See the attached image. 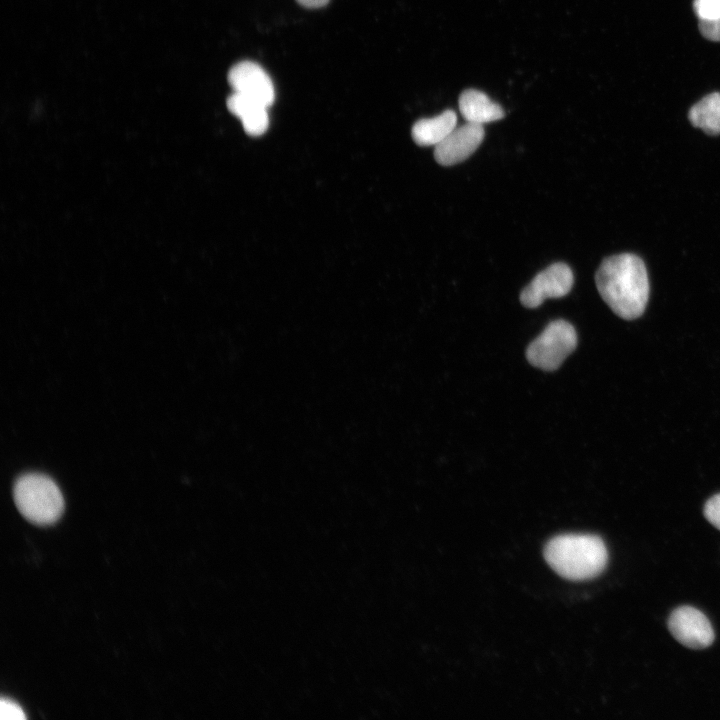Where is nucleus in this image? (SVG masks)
I'll list each match as a JSON object with an SVG mask.
<instances>
[{"label": "nucleus", "mask_w": 720, "mask_h": 720, "mask_svg": "<svg viewBox=\"0 0 720 720\" xmlns=\"http://www.w3.org/2000/svg\"><path fill=\"white\" fill-rule=\"evenodd\" d=\"M598 292L620 318L633 320L645 311L649 280L643 260L631 253L605 258L595 275Z\"/></svg>", "instance_id": "f257e3e1"}, {"label": "nucleus", "mask_w": 720, "mask_h": 720, "mask_svg": "<svg viewBox=\"0 0 720 720\" xmlns=\"http://www.w3.org/2000/svg\"><path fill=\"white\" fill-rule=\"evenodd\" d=\"M549 565L570 580H587L599 575L606 567L608 553L603 540L591 534H563L545 546Z\"/></svg>", "instance_id": "f03ea898"}, {"label": "nucleus", "mask_w": 720, "mask_h": 720, "mask_svg": "<svg viewBox=\"0 0 720 720\" xmlns=\"http://www.w3.org/2000/svg\"><path fill=\"white\" fill-rule=\"evenodd\" d=\"M19 512L30 522L49 525L56 522L64 509L62 493L46 475L29 473L19 477L13 489Z\"/></svg>", "instance_id": "7ed1b4c3"}, {"label": "nucleus", "mask_w": 720, "mask_h": 720, "mask_svg": "<svg viewBox=\"0 0 720 720\" xmlns=\"http://www.w3.org/2000/svg\"><path fill=\"white\" fill-rule=\"evenodd\" d=\"M577 346V334L567 321L550 322L528 346L526 357L535 367L556 370Z\"/></svg>", "instance_id": "20e7f679"}, {"label": "nucleus", "mask_w": 720, "mask_h": 720, "mask_svg": "<svg viewBox=\"0 0 720 720\" xmlns=\"http://www.w3.org/2000/svg\"><path fill=\"white\" fill-rule=\"evenodd\" d=\"M573 282L571 268L562 262L554 263L538 273L522 290L520 301L527 308H536L546 299L567 295Z\"/></svg>", "instance_id": "39448f33"}, {"label": "nucleus", "mask_w": 720, "mask_h": 720, "mask_svg": "<svg viewBox=\"0 0 720 720\" xmlns=\"http://www.w3.org/2000/svg\"><path fill=\"white\" fill-rule=\"evenodd\" d=\"M673 637L685 647L703 649L714 640V631L708 618L691 606L676 608L668 620Z\"/></svg>", "instance_id": "423d86ee"}, {"label": "nucleus", "mask_w": 720, "mask_h": 720, "mask_svg": "<svg viewBox=\"0 0 720 720\" xmlns=\"http://www.w3.org/2000/svg\"><path fill=\"white\" fill-rule=\"evenodd\" d=\"M228 82L233 92L252 98L266 107L274 102L275 91L272 80L255 62L242 61L235 64L229 70Z\"/></svg>", "instance_id": "0eeeda50"}, {"label": "nucleus", "mask_w": 720, "mask_h": 720, "mask_svg": "<svg viewBox=\"0 0 720 720\" xmlns=\"http://www.w3.org/2000/svg\"><path fill=\"white\" fill-rule=\"evenodd\" d=\"M483 125L467 122L455 127L439 144L434 146V158L440 165L451 166L471 156L484 139Z\"/></svg>", "instance_id": "6e6552de"}, {"label": "nucleus", "mask_w": 720, "mask_h": 720, "mask_svg": "<svg viewBox=\"0 0 720 720\" xmlns=\"http://www.w3.org/2000/svg\"><path fill=\"white\" fill-rule=\"evenodd\" d=\"M226 103L228 110L241 120L247 134L259 136L266 132L269 126L268 107L237 92H233Z\"/></svg>", "instance_id": "1a4fd4ad"}, {"label": "nucleus", "mask_w": 720, "mask_h": 720, "mask_svg": "<svg viewBox=\"0 0 720 720\" xmlns=\"http://www.w3.org/2000/svg\"><path fill=\"white\" fill-rule=\"evenodd\" d=\"M459 110L467 122L480 125L500 120L505 115L498 103L476 89H467L461 93Z\"/></svg>", "instance_id": "9d476101"}, {"label": "nucleus", "mask_w": 720, "mask_h": 720, "mask_svg": "<svg viewBox=\"0 0 720 720\" xmlns=\"http://www.w3.org/2000/svg\"><path fill=\"white\" fill-rule=\"evenodd\" d=\"M456 125V113L453 110H445L437 116L415 122L411 134L415 143L420 146H436L452 132Z\"/></svg>", "instance_id": "9b49d317"}, {"label": "nucleus", "mask_w": 720, "mask_h": 720, "mask_svg": "<svg viewBox=\"0 0 720 720\" xmlns=\"http://www.w3.org/2000/svg\"><path fill=\"white\" fill-rule=\"evenodd\" d=\"M691 124L709 135L720 134V93L706 95L688 113Z\"/></svg>", "instance_id": "f8f14e48"}, {"label": "nucleus", "mask_w": 720, "mask_h": 720, "mask_svg": "<svg viewBox=\"0 0 720 720\" xmlns=\"http://www.w3.org/2000/svg\"><path fill=\"white\" fill-rule=\"evenodd\" d=\"M693 8L699 20H715L720 17V0H694Z\"/></svg>", "instance_id": "ddd939ff"}, {"label": "nucleus", "mask_w": 720, "mask_h": 720, "mask_svg": "<svg viewBox=\"0 0 720 720\" xmlns=\"http://www.w3.org/2000/svg\"><path fill=\"white\" fill-rule=\"evenodd\" d=\"M704 516L718 530H720V494L712 496L705 504Z\"/></svg>", "instance_id": "4468645a"}, {"label": "nucleus", "mask_w": 720, "mask_h": 720, "mask_svg": "<svg viewBox=\"0 0 720 720\" xmlns=\"http://www.w3.org/2000/svg\"><path fill=\"white\" fill-rule=\"evenodd\" d=\"M0 718L2 720H23L25 715L21 708L10 700L2 699L0 702Z\"/></svg>", "instance_id": "2eb2a0df"}, {"label": "nucleus", "mask_w": 720, "mask_h": 720, "mask_svg": "<svg viewBox=\"0 0 720 720\" xmlns=\"http://www.w3.org/2000/svg\"><path fill=\"white\" fill-rule=\"evenodd\" d=\"M699 30L706 39L720 41V17L715 20H699Z\"/></svg>", "instance_id": "dca6fc26"}, {"label": "nucleus", "mask_w": 720, "mask_h": 720, "mask_svg": "<svg viewBox=\"0 0 720 720\" xmlns=\"http://www.w3.org/2000/svg\"><path fill=\"white\" fill-rule=\"evenodd\" d=\"M300 5L308 8H319L328 3L329 0H296Z\"/></svg>", "instance_id": "f3484780"}]
</instances>
